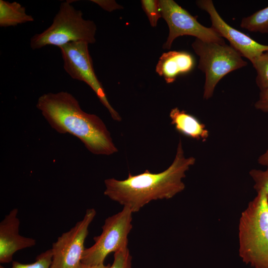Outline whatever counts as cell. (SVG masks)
I'll list each match as a JSON object with an SVG mask.
<instances>
[{"mask_svg":"<svg viewBox=\"0 0 268 268\" xmlns=\"http://www.w3.org/2000/svg\"><path fill=\"white\" fill-rule=\"evenodd\" d=\"M197 6L207 12L211 21V27L230 45L251 63L264 52L268 51V45L255 41L246 34L227 24L217 11L211 0L196 1Z\"/></svg>","mask_w":268,"mask_h":268,"instance_id":"cell-10","label":"cell"},{"mask_svg":"<svg viewBox=\"0 0 268 268\" xmlns=\"http://www.w3.org/2000/svg\"><path fill=\"white\" fill-rule=\"evenodd\" d=\"M254 106L258 110L268 113V89L260 90L259 99Z\"/></svg>","mask_w":268,"mask_h":268,"instance_id":"cell-21","label":"cell"},{"mask_svg":"<svg viewBox=\"0 0 268 268\" xmlns=\"http://www.w3.org/2000/svg\"><path fill=\"white\" fill-rule=\"evenodd\" d=\"M194 66L195 60L190 54L184 51H171L164 53L160 57L156 71L167 83H171L179 75L191 71Z\"/></svg>","mask_w":268,"mask_h":268,"instance_id":"cell-12","label":"cell"},{"mask_svg":"<svg viewBox=\"0 0 268 268\" xmlns=\"http://www.w3.org/2000/svg\"><path fill=\"white\" fill-rule=\"evenodd\" d=\"M96 30L93 21L84 19L82 11L76 9L69 0H66L61 3L52 24L32 37L30 46L34 50L48 45L59 48L75 42L93 44L96 41Z\"/></svg>","mask_w":268,"mask_h":268,"instance_id":"cell-4","label":"cell"},{"mask_svg":"<svg viewBox=\"0 0 268 268\" xmlns=\"http://www.w3.org/2000/svg\"><path fill=\"white\" fill-rule=\"evenodd\" d=\"M110 266V264L105 265L104 263L97 265H89L84 264L81 262L76 268H109Z\"/></svg>","mask_w":268,"mask_h":268,"instance_id":"cell-23","label":"cell"},{"mask_svg":"<svg viewBox=\"0 0 268 268\" xmlns=\"http://www.w3.org/2000/svg\"><path fill=\"white\" fill-rule=\"evenodd\" d=\"M265 170L253 169L249 175L254 182V189L257 193L262 192L268 195V165Z\"/></svg>","mask_w":268,"mask_h":268,"instance_id":"cell-19","label":"cell"},{"mask_svg":"<svg viewBox=\"0 0 268 268\" xmlns=\"http://www.w3.org/2000/svg\"><path fill=\"white\" fill-rule=\"evenodd\" d=\"M141 3L151 26L155 27L162 17L159 0H142Z\"/></svg>","mask_w":268,"mask_h":268,"instance_id":"cell-18","label":"cell"},{"mask_svg":"<svg viewBox=\"0 0 268 268\" xmlns=\"http://www.w3.org/2000/svg\"><path fill=\"white\" fill-rule=\"evenodd\" d=\"M195 162V157H185L180 139L175 158L166 170L158 173L146 170L134 175L129 172L124 180L107 179L104 194L133 213L136 212L152 201L170 199L182 192L185 188L183 179Z\"/></svg>","mask_w":268,"mask_h":268,"instance_id":"cell-1","label":"cell"},{"mask_svg":"<svg viewBox=\"0 0 268 268\" xmlns=\"http://www.w3.org/2000/svg\"><path fill=\"white\" fill-rule=\"evenodd\" d=\"M240 26L250 32L268 33V6L243 18Z\"/></svg>","mask_w":268,"mask_h":268,"instance_id":"cell-15","label":"cell"},{"mask_svg":"<svg viewBox=\"0 0 268 268\" xmlns=\"http://www.w3.org/2000/svg\"><path fill=\"white\" fill-rule=\"evenodd\" d=\"M239 254L254 268H268V195L259 192L241 213Z\"/></svg>","mask_w":268,"mask_h":268,"instance_id":"cell-3","label":"cell"},{"mask_svg":"<svg viewBox=\"0 0 268 268\" xmlns=\"http://www.w3.org/2000/svg\"><path fill=\"white\" fill-rule=\"evenodd\" d=\"M258 162L264 166H267L268 165V148L263 154L259 157Z\"/></svg>","mask_w":268,"mask_h":268,"instance_id":"cell-24","label":"cell"},{"mask_svg":"<svg viewBox=\"0 0 268 268\" xmlns=\"http://www.w3.org/2000/svg\"><path fill=\"white\" fill-rule=\"evenodd\" d=\"M94 3L100 5L102 8L105 10L111 11L112 10L121 8V5L117 4L114 0H91Z\"/></svg>","mask_w":268,"mask_h":268,"instance_id":"cell-22","label":"cell"},{"mask_svg":"<svg viewBox=\"0 0 268 268\" xmlns=\"http://www.w3.org/2000/svg\"><path fill=\"white\" fill-rule=\"evenodd\" d=\"M133 212L127 207L107 217L102 227V232L93 238L94 244L85 248L81 262L89 265L104 263L107 256L128 247V235L132 228Z\"/></svg>","mask_w":268,"mask_h":268,"instance_id":"cell-6","label":"cell"},{"mask_svg":"<svg viewBox=\"0 0 268 268\" xmlns=\"http://www.w3.org/2000/svg\"><path fill=\"white\" fill-rule=\"evenodd\" d=\"M162 17L169 27V34L163 47L170 49L178 37L189 35L203 41L225 43V41L211 27L201 25L197 18L173 0H159Z\"/></svg>","mask_w":268,"mask_h":268,"instance_id":"cell-8","label":"cell"},{"mask_svg":"<svg viewBox=\"0 0 268 268\" xmlns=\"http://www.w3.org/2000/svg\"><path fill=\"white\" fill-rule=\"evenodd\" d=\"M34 20L28 14L25 8L16 1L9 2L0 0V26H15Z\"/></svg>","mask_w":268,"mask_h":268,"instance_id":"cell-14","label":"cell"},{"mask_svg":"<svg viewBox=\"0 0 268 268\" xmlns=\"http://www.w3.org/2000/svg\"><path fill=\"white\" fill-rule=\"evenodd\" d=\"M52 260L51 249L40 253L36 258L34 263L25 264L17 261H12L10 268H50ZM0 268H6L0 266Z\"/></svg>","mask_w":268,"mask_h":268,"instance_id":"cell-17","label":"cell"},{"mask_svg":"<svg viewBox=\"0 0 268 268\" xmlns=\"http://www.w3.org/2000/svg\"><path fill=\"white\" fill-rule=\"evenodd\" d=\"M18 212L17 208L11 209L0 222V263L1 264L12 262L13 256L17 251L36 245L34 239L19 234Z\"/></svg>","mask_w":268,"mask_h":268,"instance_id":"cell-11","label":"cell"},{"mask_svg":"<svg viewBox=\"0 0 268 268\" xmlns=\"http://www.w3.org/2000/svg\"><path fill=\"white\" fill-rule=\"evenodd\" d=\"M256 70V83L260 90L268 89V51L252 63Z\"/></svg>","mask_w":268,"mask_h":268,"instance_id":"cell-16","label":"cell"},{"mask_svg":"<svg viewBox=\"0 0 268 268\" xmlns=\"http://www.w3.org/2000/svg\"><path fill=\"white\" fill-rule=\"evenodd\" d=\"M88 45L85 42H75L60 47L64 69L72 78L83 81L90 87L112 119L120 122L121 117L110 104L104 89L95 74Z\"/></svg>","mask_w":268,"mask_h":268,"instance_id":"cell-7","label":"cell"},{"mask_svg":"<svg viewBox=\"0 0 268 268\" xmlns=\"http://www.w3.org/2000/svg\"><path fill=\"white\" fill-rule=\"evenodd\" d=\"M96 214L95 209H87L82 220L53 243L50 268H76L81 263L88 228Z\"/></svg>","mask_w":268,"mask_h":268,"instance_id":"cell-9","label":"cell"},{"mask_svg":"<svg viewBox=\"0 0 268 268\" xmlns=\"http://www.w3.org/2000/svg\"><path fill=\"white\" fill-rule=\"evenodd\" d=\"M36 106L53 129L60 134L76 136L92 153L110 155L118 151L102 119L83 111L71 93L60 91L43 94Z\"/></svg>","mask_w":268,"mask_h":268,"instance_id":"cell-2","label":"cell"},{"mask_svg":"<svg viewBox=\"0 0 268 268\" xmlns=\"http://www.w3.org/2000/svg\"><path fill=\"white\" fill-rule=\"evenodd\" d=\"M192 47L200 58L198 67L205 74L203 98L205 100L212 97L216 85L224 76L248 65L239 52L226 43L196 39Z\"/></svg>","mask_w":268,"mask_h":268,"instance_id":"cell-5","label":"cell"},{"mask_svg":"<svg viewBox=\"0 0 268 268\" xmlns=\"http://www.w3.org/2000/svg\"><path fill=\"white\" fill-rule=\"evenodd\" d=\"M171 124L181 134L188 137L205 141L209 136L205 125L194 116L176 107L169 113Z\"/></svg>","mask_w":268,"mask_h":268,"instance_id":"cell-13","label":"cell"},{"mask_svg":"<svg viewBox=\"0 0 268 268\" xmlns=\"http://www.w3.org/2000/svg\"><path fill=\"white\" fill-rule=\"evenodd\" d=\"M132 257L128 247L122 249L114 254V260L109 268H133Z\"/></svg>","mask_w":268,"mask_h":268,"instance_id":"cell-20","label":"cell"}]
</instances>
